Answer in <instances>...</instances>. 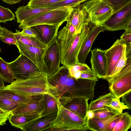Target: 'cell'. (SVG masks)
<instances>
[{"mask_svg": "<svg viewBox=\"0 0 131 131\" xmlns=\"http://www.w3.org/2000/svg\"><path fill=\"white\" fill-rule=\"evenodd\" d=\"M67 21L66 27L69 32L73 35L77 34L76 29L74 26L70 23L69 21L67 20Z\"/></svg>", "mask_w": 131, "mask_h": 131, "instance_id": "cell-45", "label": "cell"}, {"mask_svg": "<svg viewBox=\"0 0 131 131\" xmlns=\"http://www.w3.org/2000/svg\"><path fill=\"white\" fill-rule=\"evenodd\" d=\"M131 20V3L113 13L102 25L105 30L116 31L125 30L128 23Z\"/></svg>", "mask_w": 131, "mask_h": 131, "instance_id": "cell-9", "label": "cell"}, {"mask_svg": "<svg viewBox=\"0 0 131 131\" xmlns=\"http://www.w3.org/2000/svg\"><path fill=\"white\" fill-rule=\"evenodd\" d=\"M63 0H30L28 5L33 8H46L50 5Z\"/></svg>", "mask_w": 131, "mask_h": 131, "instance_id": "cell-34", "label": "cell"}, {"mask_svg": "<svg viewBox=\"0 0 131 131\" xmlns=\"http://www.w3.org/2000/svg\"><path fill=\"white\" fill-rule=\"evenodd\" d=\"M60 26L43 24L31 26L36 32L37 38L47 46L51 44L56 36Z\"/></svg>", "mask_w": 131, "mask_h": 131, "instance_id": "cell-17", "label": "cell"}, {"mask_svg": "<svg viewBox=\"0 0 131 131\" xmlns=\"http://www.w3.org/2000/svg\"><path fill=\"white\" fill-rule=\"evenodd\" d=\"M120 114L107 118L94 117L88 119H86L87 126L90 130L105 131V128L108 123L118 116Z\"/></svg>", "mask_w": 131, "mask_h": 131, "instance_id": "cell-22", "label": "cell"}, {"mask_svg": "<svg viewBox=\"0 0 131 131\" xmlns=\"http://www.w3.org/2000/svg\"><path fill=\"white\" fill-rule=\"evenodd\" d=\"M0 94L20 104L28 103L40 96H24L16 94L8 90L5 89L0 91Z\"/></svg>", "mask_w": 131, "mask_h": 131, "instance_id": "cell-26", "label": "cell"}, {"mask_svg": "<svg viewBox=\"0 0 131 131\" xmlns=\"http://www.w3.org/2000/svg\"><path fill=\"white\" fill-rule=\"evenodd\" d=\"M15 20V14L8 8L0 6V23H6L8 21Z\"/></svg>", "mask_w": 131, "mask_h": 131, "instance_id": "cell-35", "label": "cell"}, {"mask_svg": "<svg viewBox=\"0 0 131 131\" xmlns=\"http://www.w3.org/2000/svg\"><path fill=\"white\" fill-rule=\"evenodd\" d=\"M2 33V27L0 26V35Z\"/></svg>", "mask_w": 131, "mask_h": 131, "instance_id": "cell-52", "label": "cell"}, {"mask_svg": "<svg viewBox=\"0 0 131 131\" xmlns=\"http://www.w3.org/2000/svg\"><path fill=\"white\" fill-rule=\"evenodd\" d=\"M124 113H122L116 118L110 122L106 127L105 131H113V129Z\"/></svg>", "mask_w": 131, "mask_h": 131, "instance_id": "cell-42", "label": "cell"}, {"mask_svg": "<svg viewBox=\"0 0 131 131\" xmlns=\"http://www.w3.org/2000/svg\"><path fill=\"white\" fill-rule=\"evenodd\" d=\"M0 75L5 82L10 84L15 79L8 63L4 61L0 57Z\"/></svg>", "mask_w": 131, "mask_h": 131, "instance_id": "cell-27", "label": "cell"}, {"mask_svg": "<svg viewBox=\"0 0 131 131\" xmlns=\"http://www.w3.org/2000/svg\"><path fill=\"white\" fill-rule=\"evenodd\" d=\"M126 45V52L127 59L131 58V43Z\"/></svg>", "mask_w": 131, "mask_h": 131, "instance_id": "cell-46", "label": "cell"}, {"mask_svg": "<svg viewBox=\"0 0 131 131\" xmlns=\"http://www.w3.org/2000/svg\"><path fill=\"white\" fill-rule=\"evenodd\" d=\"M127 58L126 55L125 48L121 57L116 64L111 77L108 81V82L118 74L121 70L125 66L127 63Z\"/></svg>", "mask_w": 131, "mask_h": 131, "instance_id": "cell-33", "label": "cell"}, {"mask_svg": "<svg viewBox=\"0 0 131 131\" xmlns=\"http://www.w3.org/2000/svg\"><path fill=\"white\" fill-rule=\"evenodd\" d=\"M91 21L85 25L80 33L73 35L66 26L57 34L61 53V63L68 68L80 62L78 54L83 43L93 24Z\"/></svg>", "mask_w": 131, "mask_h": 131, "instance_id": "cell-2", "label": "cell"}, {"mask_svg": "<svg viewBox=\"0 0 131 131\" xmlns=\"http://www.w3.org/2000/svg\"><path fill=\"white\" fill-rule=\"evenodd\" d=\"M91 53L90 62L91 70L99 79H105L107 71V61L104 50L95 48Z\"/></svg>", "mask_w": 131, "mask_h": 131, "instance_id": "cell-14", "label": "cell"}, {"mask_svg": "<svg viewBox=\"0 0 131 131\" xmlns=\"http://www.w3.org/2000/svg\"><path fill=\"white\" fill-rule=\"evenodd\" d=\"M0 39L2 41L7 44L16 45L17 44L14 33L3 27H2V33L0 35Z\"/></svg>", "mask_w": 131, "mask_h": 131, "instance_id": "cell-32", "label": "cell"}, {"mask_svg": "<svg viewBox=\"0 0 131 131\" xmlns=\"http://www.w3.org/2000/svg\"><path fill=\"white\" fill-rule=\"evenodd\" d=\"M122 39L126 44L131 43V33H124L121 36Z\"/></svg>", "mask_w": 131, "mask_h": 131, "instance_id": "cell-44", "label": "cell"}, {"mask_svg": "<svg viewBox=\"0 0 131 131\" xmlns=\"http://www.w3.org/2000/svg\"><path fill=\"white\" fill-rule=\"evenodd\" d=\"M53 9H54L49 8H33L27 5L26 6H20L17 9L15 13L17 23H20L24 20L35 15Z\"/></svg>", "mask_w": 131, "mask_h": 131, "instance_id": "cell-19", "label": "cell"}, {"mask_svg": "<svg viewBox=\"0 0 131 131\" xmlns=\"http://www.w3.org/2000/svg\"><path fill=\"white\" fill-rule=\"evenodd\" d=\"M105 30V28L102 25L93 24L79 53L78 59L80 62L85 63L95 40L100 32Z\"/></svg>", "mask_w": 131, "mask_h": 131, "instance_id": "cell-16", "label": "cell"}, {"mask_svg": "<svg viewBox=\"0 0 131 131\" xmlns=\"http://www.w3.org/2000/svg\"><path fill=\"white\" fill-rule=\"evenodd\" d=\"M93 111L94 113V117L99 118H107L121 114L118 111L108 106Z\"/></svg>", "mask_w": 131, "mask_h": 131, "instance_id": "cell-30", "label": "cell"}, {"mask_svg": "<svg viewBox=\"0 0 131 131\" xmlns=\"http://www.w3.org/2000/svg\"><path fill=\"white\" fill-rule=\"evenodd\" d=\"M82 72L79 71H77L74 73L72 77L76 79H80Z\"/></svg>", "mask_w": 131, "mask_h": 131, "instance_id": "cell-51", "label": "cell"}, {"mask_svg": "<svg viewBox=\"0 0 131 131\" xmlns=\"http://www.w3.org/2000/svg\"><path fill=\"white\" fill-rule=\"evenodd\" d=\"M57 37L56 36L51 44L47 46L43 56L48 77L58 71L61 62L60 49Z\"/></svg>", "mask_w": 131, "mask_h": 131, "instance_id": "cell-7", "label": "cell"}, {"mask_svg": "<svg viewBox=\"0 0 131 131\" xmlns=\"http://www.w3.org/2000/svg\"><path fill=\"white\" fill-rule=\"evenodd\" d=\"M11 112L5 111L0 108V127L6 124Z\"/></svg>", "mask_w": 131, "mask_h": 131, "instance_id": "cell-40", "label": "cell"}, {"mask_svg": "<svg viewBox=\"0 0 131 131\" xmlns=\"http://www.w3.org/2000/svg\"><path fill=\"white\" fill-rule=\"evenodd\" d=\"M80 79H87L96 81L99 78L92 70L90 72H82Z\"/></svg>", "mask_w": 131, "mask_h": 131, "instance_id": "cell-41", "label": "cell"}, {"mask_svg": "<svg viewBox=\"0 0 131 131\" xmlns=\"http://www.w3.org/2000/svg\"><path fill=\"white\" fill-rule=\"evenodd\" d=\"M23 30L20 33L22 35L27 37H37V34L31 27H28L23 28Z\"/></svg>", "mask_w": 131, "mask_h": 131, "instance_id": "cell-39", "label": "cell"}, {"mask_svg": "<svg viewBox=\"0 0 131 131\" xmlns=\"http://www.w3.org/2000/svg\"><path fill=\"white\" fill-rule=\"evenodd\" d=\"M72 7H61L46 11L35 15L20 23V29L43 24L61 26L67 21V18Z\"/></svg>", "mask_w": 131, "mask_h": 131, "instance_id": "cell-5", "label": "cell"}, {"mask_svg": "<svg viewBox=\"0 0 131 131\" xmlns=\"http://www.w3.org/2000/svg\"><path fill=\"white\" fill-rule=\"evenodd\" d=\"M108 82L110 92L115 97L119 99L131 91V73H120Z\"/></svg>", "mask_w": 131, "mask_h": 131, "instance_id": "cell-12", "label": "cell"}, {"mask_svg": "<svg viewBox=\"0 0 131 131\" xmlns=\"http://www.w3.org/2000/svg\"><path fill=\"white\" fill-rule=\"evenodd\" d=\"M3 2L10 5L15 4L23 0H2Z\"/></svg>", "mask_w": 131, "mask_h": 131, "instance_id": "cell-47", "label": "cell"}, {"mask_svg": "<svg viewBox=\"0 0 131 131\" xmlns=\"http://www.w3.org/2000/svg\"><path fill=\"white\" fill-rule=\"evenodd\" d=\"M15 79H23L36 72L40 71L36 65L24 55L20 54L14 61L8 63Z\"/></svg>", "mask_w": 131, "mask_h": 131, "instance_id": "cell-8", "label": "cell"}, {"mask_svg": "<svg viewBox=\"0 0 131 131\" xmlns=\"http://www.w3.org/2000/svg\"><path fill=\"white\" fill-rule=\"evenodd\" d=\"M131 126L130 115L128 112H124L113 131H127Z\"/></svg>", "mask_w": 131, "mask_h": 131, "instance_id": "cell-28", "label": "cell"}, {"mask_svg": "<svg viewBox=\"0 0 131 131\" xmlns=\"http://www.w3.org/2000/svg\"><path fill=\"white\" fill-rule=\"evenodd\" d=\"M41 115H28L11 114L8 119L11 125L22 130L27 124L40 118Z\"/></svg>", "mask_w": 131, "mask_h": 131, "instance_id": "cell-21", "label": "cell"}, {"mask_svg": "<svg viewBox=\"0 0 131 131\" xmlns=\"http://www.w3.org/2000/svg\"><path fill=\"white\" fill-rule=\"evenodd\" d=\"M123 40L118 39L109 49L104 50L107 61V71L105 79L107 81L117 62L121 57L126 48Z\"/></svg>", "mask_w": 131, "mask_h": 131, "instance_id": "cell-10", "label": "cell"}, {"mask_svg": "<svg viewBox=\"0 0 131 131\" xmlns=\"http://www.w3.org/2000/svg\"><path fill=\"white\" fill-rule=\"evenodd\" d=\"M57 113L41 117L26 124L23 130L24 131L45 130L55 118Z\"/></svg>", "mask_w": 131, "mask_h": 131, "instance_id": "cell-20", "label": "cell"}, {"mask_svg": "<svg viewBox=\"0 0 131 131\" xmlns=\"http://www.w3.org/2000/svg\"><path fill=\"white\" fill-rule=\"evenodd\" d=\"M16 45L20 54L24 55L30 59L36 65L40 72L47 74V69L43 57L46 48H42L29 46L17 43Z\"/></svg>", "mask_w": 131, "mask_h": 131, "instance_id": "cell-11", "label": "cell"}, {"mask_svg": "<svg viewBox=\"0 0 131 131\" xmlns=\"http://www.w3.org/2000/svg\"><path fill=\"white\" fill-rule=\"evenodd\" d=\"M58 112L56 117L45 130H90L86 119L79 117L64 107L57 100Z\"/></svg>", "mask_w": 131, "mask_h": 131, "instance_id": "cell-4", "label": "cell"}, {"mask_svg": "<svg viewBox=\"0 0 131 131\" xmlns=\"http://www.w3.org/2000/svg\"><path fill=\"white\" fill-rule=\"evenodd\" d=\"M112 7L113 13L131 3V0H104Z\"/></svg>", "mask_w": 131, "mask_h": 131, "instance_id": "cell-36", "label": "cell"}, {"mask_svg": "<svg viewBox=\"0 0 131 131\" xmlns=\"http://www.w3.org/2000/svg\"><path fill=\"white\" fill-rule=\"evenodd\" d=\"M124 33H131V20L130 21L126 26Z\"/></svg>", "mask_w": 131, "mask_h": 131, "instance_id": "cell-49", "label": "cell"}, {"mask_svg": "<svg viewBox=\"0 0 131 131\" xmlns=\"http://www.w3.org/2000/svg\"><path fill=\"white\" fill-rule=\"evenodd\" d=\"M47 75L38 71L23 79H15L3 89L24 96L32 97L49 94Z\"/></svg>", "mask_w": 131, "mask_h": 131, "instance_id": "cell-3", "label": "cell"}, {"mask_svg": "<svg viewBox=\"0 0 131 131\" xmlns=\"http://www.w3.org/2000/svg\"><path fill=\"white\" fill-rule=\"evenodd\" d=\"M94 113L93 111H88L86 114V119L94 117Z\"/></svg>", "mask_w": 131, "mask_h": 131, "instance_id": "cell-48", "label": "cell"}, {"mask_svg": "<svg viewBox=\"0 0 131 131\" xmlns=\"http://www.w3.org/2000/svg\"><path fill=\"white\" fill-rule=\"evenodd\" d=\"M20 104L0 94V108L2 110L7 111H12Z\"/></svg>", "mask_w": 131, "mask_h": 131, "instance_id": "cell-31", "label": "cell"}, {"mask_svg": "<svg viewBox=\"0 0 131 131\" xmlns=\"http://www.w3.org/2000/svg\"><path fill=\"white\" fill-rule=\"evenodd\" d=\"M114 97L111 92L101 96L91 102L88 106V111H95L105 107Z\"/></svg>", "mask_w": 131, "mask_h": 131, "instance_id": "cell-23", "label": "cell"}, {"mask_svg": "<svg viewBox=\"0 0 131 131\" xmlns=\"http://www.w3.org/2000/svg\"><path fill=\"white\" fill-rule=\"evenodd\" d=\"M45 108L43 95L26 103L19 105L11 114L23 115H41Z\"/></svg>", "mask_w": 131, "mask_h": 131, "instance_id": "cell-13", "label": "cell"}, {"mask_svg": "<svg viewBox=\"0 0 131 131\" xmlns=\"http://www.w3.org/2000/svg\"><path fill=\"white\" fill-rule=\"evenodd\" d=\"M88 100L85 97L74 98L62 105L81 118L86 119Z\"/></svg>", "mask_w": 131, "mask_h": 131, "instance_id": "cell-18", "label": "cell"}, {"mask_svg": "<svg viewBox=\"0 0 131 131\" xmlns=\"http://www.w3.org/2000/svg\"><path fill=\"white\" fill-rule=\"evenodd\" d=\"M43 96L45 108L41 117L46 116L57 113L58 108L57 100L49 94L43 95Z\"/></svg>", "mask_w": 131, "mask_h": 131, "instance_id": "cell-25", "label": "cell"}, {"mask_svg": "<svg viewBox=\"0 0 131 131\" xmlns=\"http://www.w3.org/2000/svg\"><path fill=\"white\" fill-rule=\"evenodd\" d=\"M121 102L124 103L131 110V91L124 95L122 97Z\"/></svg>", "mask_w": 131, "mask_h": 131, "instance_id": "cell-43", "label": "cell"}, {"mask_svg": "<svg viewBox=\"0 0 131 131\" xmlns=\"http://www.w3.org/2000/svg\"><path fill=\"white\" fill-rule=\"evenodd\" d=\"M5 82L4 80L0 75V91L4 89L5 87Z\"/></svg>", "mask_w": 131, "mask_h": 131, "instance_id": "cell-50", "label": "cell"}, {"mask_svg": "<svg viewBox=\"0 0 131 131\" xmlns=\"http://www.w3.org/2000/svg\"><path fill=\"white\" fill-rule=\"evenodd\" d=\"M1 49H0V52H1Z\"/></svg>", "mask_w": 131, "mask_h": 131, "instance_id": "cell-53", "label": "cell"}, {"mask_svg": "<svg viewBox=\"0 0 131 131\" xmlns=\"http://www.w3.org/2000/svg\"><path fill=\"white\" fill-rule=\"evenodd\" d=\"M14 35L17 43L26 46L45 48L47 46L40 41L36 37H31L23 36L19 33V30H16Z\"/></svg>", "mask_w": 131, "mask_h": 131, "instance_id": "cell-24", "label": "cell"}, {"mask_svg": "<svg viewBox=\"0 0 131 131\" xmlns=\"http://www.w3.org/2000/svg\"><path fill=\"white\" fill-rule=\"evenodd\" d=\"M49 94L63 105L72 99L86 97L90 85L85 79H76L70 75L68 68L63 65L52 76L48 77Z\"/></svg>", "mask_w": 131, "mask_h": 131, "instance_id": "cell-1", "label": "cell"}, {"mask_svg": "<svg viewBox=\"0 0 131 131\" xmlns=\"http://www.w3.org/2000/svg\"><path fill=\"white\" fill-rule=\"evenodd\" d=\"M85 1V0H63L49 5L46 8L55 9L61 7H73Z\"/></svg>", "mask_w": 131, "mask_h": 131, "instance_id": "cell-29", "label": "cell"}, {"mask_svg": "<svg viewBox=\"0 0 131 131\" xmlns=\"http://www.w3.org/2000/svg\"><path fill=\"white\" fill-rule=\"evenodd\" d=\"M67 20L74 26L78 34L81 32L85 25L91 21L89 15L82 4L72 8L67 17Z\"/></svg>", "mask_w": 131, "mask_h": 131, "instance_id": "cell-15", "label": "cell"}, {"mask_svg": "<svg viewBox=\"0 0 131 131\" xmlns=\"http://www.w3.org/2000/svg\"><path fill=\"white\" fill-rule=\"evenodd\" d=\"M118 111L120 114L122 113L123 110L128 109L127 106L124 103L121 102L119 99L114 97L107 106Z\"/></svg>", "mask_w": 131, "mask_h": 131, "instance_id": "cell-37", "label": "cell"}, {"mask_svg": "<svg viewBox=\"0 0 131 131\" xmlns=\"http://www.w3.org/2000/svg\"><path fill=\"white\" fill-rule=\"evenodd\" d=\"M68 69L70 74L72 77L74 73L77 71H79L81 72H88L92 71L86 64L80 62L68 68Z\"/></svg>", "mask_w": 131, "mask_h": 131, "instance_id": "cell-38", "label": "cell"}, {"mask_svg": "<svg viewBox=\"0 0 131 131\" xmlns=\"http://www.w3.org/2000/svg\"><path fill=\"white\" fill-rule=\"evenodd\" d=\"M82 4L91 22L96 25H102L113 13L112 7L104 0H89Z\"/></svg>", "mask_w": 131, "mask_h": 131, "instance_id": "cell-6", "label": "cell"}, {"mask_svg": "<svg viewBox=\"0 0 131 131\" xmlns=\"http://www.w3.org/2000/svg\"><path fill=\"white\" fill-rule=\"evenodd\" d=\"M86 0H85V1H86Z\"/></svg>", "mask_w": 131, "mask_h": 131, "instance_id": "cell-54", "label": "cell"}]
</instances>
